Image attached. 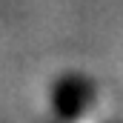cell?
Here are the masks:
<instances>
[{
    "label": "cell",
    "mask_w": 123,
    "mask_h": 123,
    "mask_svg": "<svg viewBox=\"0 0 123 123\" xmlns=\"http://www.w3.org/2000/svg\"><path fill=\"white\" fill-rule=\"evenodd\" d=\"M89 97H92V83L77 77V74H69V77H60L57 86H55V109L60 117H77L86 106H89Z\"/></svg>",
    "instance_id": "obj_1"
}]
</instances>
